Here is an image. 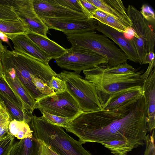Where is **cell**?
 I'll return each mask as SVG.
<instances>
[{
  "label": "cell",
  "mask_w": 155,
  "mask_h": 155,
  "mask_svg": "<svg viewBox=\"0 0 155 155\" xmlns=\"http://www.w3.org/2000/svg\"><path fill=\"white\" fill-rule=\"evenodd\" d=\"M148 123L143 95L116 109L83 112L64 128L82 145L99 143L114 155H126L145 144Z\"/></svg>",
  "instance_id": "cell-1"
},
{
  "label": "cell",
  "mask_w": 155,
  "mask_h": 155,
  "mask_svg": "<svg viewBox=\"0 0 155 155\" xmlns=\"http://www.w3.org/2000/svg\"><path fill=\"white\" fill-rule=\"evenodd\" d=\"M1 60L2 65L14 69L20 81L36 101L55 94L48 84L57 74L49 64L25 53L7 48Z\"/></svg>",
  "instance_id": "cell-2"
},
{
  "label": "cell",
  "mask_w": 155,
  "mask_h": 155,
  "mask_svg": "<svg viewBox=\"0 0 155 155\" xmlns=\"http://www.w3.org/2000/svg\"><path fill=\"white\" fill-rule=\"evenodd\" d=\"M85 79L95 88L102 108L120 93L128 89L142 87L143 70L122 74L105 71L103 65L83 71Z\"/></svg>",
  "instance_id": "cell-3"
},
{
  "label": "cell",
  "mask_w": 155,
  "mask_h": 155,
  "mask_svg": "<svg viewBox=\"0 0 155 155\" xmlns=\"http://www.w3.org/2000/svg\"><path fill=\"white\" fill-rule=\"evenodd\" d=\"M33 137L43 141L59 155H92L63 128L47 122L41 117H31L29 123Z\"/></svg>",
  "instance_id": "cell-4"
},
{
  "label": "cell",
  "mask_w": 155,
  "mask_h": 155,
  "mask_svg": "<svg viewBox=\"0 0 155 155\" xmlns=\"http://www.w3.org/2000/svg\"><path fill=\"white\" fill-rule=\"evenodd\" d=\"M71 47L82 48L95 52L106 58L105 66L112 67L126 63L128 58L120 49L107 37L95 31L65 34Z\"/></svg>",
  "instance_id": "cell-5"
},
{
  "label": "cell",
  "mask_w": 155,
  "mask_h": 155,
  "mask_svg": "<svg viewBox=\"0 0 155 155\" xmlns=\"http://www.w3.org/2000/svg\"><path fill=\"white\" fill-rule=\"evenodd\" d=\"M57 77L64 82L67 91L78 104L83 112L102 109L95 87L74 72L63 71Z\"/></svg>",
  "instance_id": "cell-6"
},
{
  "label": "cell",
  "mask_w": 155,
  "mask_h": 155,
  "mask_svg": "<svg viewBox=\"0 0 155 155\" xmlns=\"http://www.w3.org/2000/svg\"><path fill=\"white\" fill-rule=\"evenodd\" d=\"M127 14L132 24V28L138 37L131 39L135 46L139 62L142 64L146 55L154 52L155 33L150 22L142 16L140 11L132 5H129L126 8Z\"/></svg>",
  "instance_id": "cell-7"
},
{
  "label": "cell",
  "mask_w": 155,
  "mask_h": 155,
  "mask_svg": "<svg viewBox=\"0 0 155 155\" xmlns=\"http://www.w3.org/2000/svg\"><path fill=\"white\" fill-rule=\"evenodd\" d=\"M61 68L73 71L79 74L82 71L101 65L106 66L107 59L87 49L71 47L60 57L54 59Z\"/></svg>",
  "instance_id": "cell-8"
},
{
  "label": "cell",
  "mask_w": 155,
  "mask_h": 155,
  "mask_svg": "<svg viewBox=\"0 0 155 155\" xmlns=\"http://www.w3.org/2000/svg\"><path fill=\"white\" fill-rule=\"evenodd\" d=\"M35 109L41 112L70 118H75L83 112L78 104L66 90L47 96L36 101Z\"/></svg>",
  "instance_id": "cell-9"
},
{
  "label": "cell",
  "mask_w": 155,
  "mask_h": 155,
  "mask_svg": "<svg viewBox=\"0 0 155 155\" xmlns=\"http://www.w3.org/2000/svg\"><path fill=\"white\" fill-rule=\"evenodd\" d=\"M48 29L67 34L96 30L97 21L94 19L45 18L41 19Z\"/></svg>",
  "instance_id": "cell-10"
},
{
  "label": "cell",
  "mask_w": 155,
  "mask_h": 155,
  "mask_svg": "<svg viewBox=\"0 0 155 155\" xmlns=\"http://www.w3.org/2000/svg\"><path fill=\"white\" fill-rule=\"evenodd\" d=\"M33 0H12L13 8L30 31L47 37L48 28L34 9Z\"/></svg>",
  "instance_id": "cell-11"
},
{
  "label": "cell",
  "mask_w": 155,
  "mask_h": 155,
  "mask_svg": "<svg viewBox=\"0 0 155 155\" xmlns=\"http://www.w3.org/2000/svg\"><path fill=\"white\" fill-rule=\"evenodd\" d=\"M35 11L41 19L45 18H89L86 15L72 11L55 0H33Z\"/></svg>",
  "instance_id": "cell-12"
},
{
  "label": "cell",
  "mask_w": 155,
  "mask_h": 155,
  "mask_svg": "<svg viewBox=\"0 0 155 155\" xmlns=\"http://www.w3.org/2000/svg\"><path fill=\"white\" fill-rule=\"evenodd\" d=\"M96 30L116 43L127 57L128 60L135 63H138L137 51L131 38H127L125 36L124 33L120 32L98 21Z\"/></svg>",
  "instance_id": "cell-13"
},
{
  "label": "cell",
  "mask_w": 155,
  "mask_h": 155,
  "mask_svg": "<svg viewBox=\"0 0 155 155\" xmlns=\"http://www.w3.org/2000/svg\"><path fill=\"white\" fill-rule=\"evenodd\" d=\"M6 35L12 42L14 50L28 54L47 64H49L51 59L26 34Z\"/></svg>",
  "instance_id": "cell-14"
},
{
  "label": "cell",
  "mask_w": 155,
  "mask_h": 155,
  "mask_svg": "<svg viewBox=\"0 0 155 155\" xmlns=\"http://www.w3.org/2000/svg\"><path fill=\"white\" fill-rule=\"evenodd\" d=\"M99 9V10L121 21L130 28L132 24L129 18L125 8L120 0H88Z\"/></svg>",
  "instance_id": "cell-15"
},
{
  "label": "cell",
  "mask_w": 155,
  "mask_h": 155,
  "mask_svg": "<svg viewBox=\"0 0 155 155\" xmlns=\"http://www.w3.org/2000/svg\"><path fill=\"white\" fill-rule=\"evenodd\" d=\"M146 104L148 118V131H152L155 127V70L154 68L142 87Z\"/></svg>",
  "instance_id": "cell-16"
},
{
  "label": "cell",
  "mask_w": 155,
  "mask_h": 155,
  "mask_svg": "<svg viewBox=\"0 0 155 155\" xmlns=\"http://www.w3.org/2000/svg\"><path fill=\"white\" fill-rule=\"evenodd\" d=\"M26 35L51 60L60 57L67 51V49L64 48L48 37L31 31Z\"/></svg>",
  "instance_id": "cell-17"
},
{
  "label": "cell",
  "mask_w": 155,
  "mask_h": 155,
  "mask_svg": "<svg viewBox=\"0 0 155 155\" xmlns=\"http://www.w3.org/2000/svg\"><path fill=\"white\" fill-rule=\"evenodd\" d=\"M2 77L21 102L27 112L32 115V113L35 109L36 101L20 81L17 75L14 79L4 74Z\"/></svg>",
  "instance_id": "cell-18"
},
{
  "label": "cell",
  "mask_w": 155,
  "mask_h": 155,
  "mask_svg": "<svg viewBox=\"0 0 155 155\" xmlns=\"http://www.w3.org/2000/svg\"><path fill=\"white\" fill-rule=\"evenodd\" d=\"M143 95L142 87L132 88L120 93L102 109L112 110L117 109Z\"/></svg>",
  "instance_id": "cell-19"
},
{
  "label": "cell",
  "mask_w": 155,
  "mask_h": 155,
  "mask_svg": "<svg viewBox=\"0 0 155 155\" xmlns=\"http://www.w3.org/2000/svg\"><path fill=\"white\" fill-rule=\"evenodd\" d=\"M38 145L34 137L20 140L14 144L10 155H37Z\"/></svg>",
  "instance_id": "cell-20"
},
{
  "label": "cell",
  "mask_w": 155,
  "mask_h": 155,
  "mask_svg": "<svg viewBox=\"0 0 155 155\" xmlns=\"http://www.w3.org/2000/svg\"><path fill=\"white\" fill-rule=\"evenodd\" d=\"M9 132L19 140L32 138L33 131L29 124L24 121L11 120L8 126Z\"/></svg>",
  "instance_id": "cell-21"
},
{
  "label": "cell",
  "mask_w": 155,
  "mask_h": 155,
  "mask_svg": "<svg viewBox=\"0 0 155 155\" xmlns=\"http://www.w3.org/2000/svg\"><path fill=\"white\" fill-rule=\"evenodd\" d=\"M0 31L6 35L26 34L30 31L20 18L16 20H0Z\"/></svg>",
  "instance_id": "cell-22"
},
{
  "label": "cell",
  "mask_w": 155,
  "mask_h": 155,
  "mask_svg": "<svg viewBox=\"0 0 155 155\" xmlns=\"http://www.w3.org/2000/svg\"><path fill=\"white\" fill-rule=\"evenodd\" d=\"M0 101H3L11 116L12 120L24 121L29 124L32 115L24 112L8 97L0 91Z\"/></svg>",
  "instance_id": "cell-23"
},
{
  "label": "cell",
  "mask_w": 155,
  "mask_h": 155,
  "mask_svg": "<svg viewBox=\"0 0 155 155\" xmlns=\"http://www.w3.org/2000/svg\"><path fill=\"white\" fill-rule=\"evenodd\" d=\"M19 19L13 8L12 0H0V20H16Z\"/></svg>",
  "instance_id": "cell-24"
},
{
  "label": "cell",
  "mask_w": 155,
  "mask_h": 155,
  "mask_svg": "<svg viewBox=\"0 0 155 155\" xmlns=\"http://www.w3.org/2000/svg\"><path fill=\"white\" fill-rule=\"evenodd\" d=\"M0 91L8 97L23 112L28 114L25 110L21 102L2 77H0Z\"/></svg>",
  "instance_id": "cell-25"
},
{
  "label": "cell",
  "mask_w": 155,
  "mask_h": 155,
  "mask_svg": "<svg viewBox=\"0 0 155 155\" xmlns=\"http://www.w3.org/2000/svg\"><path fill=\"white\" fill-rule=\"evenodd\" d=\"M41 113L43 115L41 117L48 123L63 128L68 125L74 118L58 116L45 111H42Z\"/></svg>",
  "instance_id": "cell-26"
},
{
  "label": "cell",
  "mask_w": 155,
  "mask_h": 155,
  "mask_svg": "<svg viewBox=\"0 0 155 155\" xmlns=\"http://www.w3.org/2000/svg\"><path fill=\"white\" fill-rule=\"evenodd\" d=\"M100 22L123 33H127L131 29L120 21L109 15Z\"/></svg>",
  "instance_id": "cell-27"
},
{
  "label": "cell",
  "mask_w": 155,
  "mask_h": 155,
  "mask_svg": "<svg viewBox=\"0 0 155 155\" xmlns=\"http://www.w3.org/2000/svg\"><path fill=\"white\" fill-rule=\"evenodd\" d=\"M14 140V137L9 132L4 137L0 140V155H10Z\"/></svg>",
  "instance_id": "cell-28"
},
{
  "label": "cell",
  "mask_w": 155,
  "mask_h": 155,
  "mask_svg": "<svg viewBox=\"0 0 155 155\" xmlns=\"http://www.w3.org/2000/svg\"><path fill=\"white\" fill-rule=\"evenodd\" d=\"M104 70L108 73L115 74H122L134 71L135 69L127 63L119 64L112 67L103 65Z\"/></svg>",
  "instance_id": "cell-29"
},
{
  "label": "cell",
  "mask_w": 155,
  "mask_h": 155,
  "mask_svg": "<svg viewBox=\"0 0 155 155\" xmlns=\"http://www.w3.org/2000/svg\"><path fill=\"white\" fill-rule=\"evenodd\" d=\"M55 1L59 4L72 11L83 14L87 16L80 2V0H55Z\"/></svg>",
  "instance_id": "cell-30"
},
{
  "label": "cell",
  "mask_w": 155,
  "mask_h": 155,
  "mask_svg": "<svg viewBox=\"0 0 155 155\" xmlns=\"http://www.w3.org/2000/svg\"><path fill=\"white\" fill-rule=\"evenodd\" d=\"M48 85L54 91L55 93L62 92L66 90L64 82L56 76L52 78Z\"/></svg>",
  "instance_id": "cell-31"
},
{
  "label": "cell",
  "mask_w": 155,
  "mask_h": 155,
  "mask_svg": "<svg viewBox=\"0 0 155 155\" xmlns=\"http://www.w3.org/2000/svg\"><path fill=\"white\" fill-rule=\"evenodd\" d=\"M154 131L153 130L152 135L150 137L147 134L146 136L145 141L146 147L143 155H155Z\"/></svg>",
  "instance_id": "cell-32"
},
{
  "label": "cell",
  "mask_w": 155,
  "mask_h": 155,
  "mask_svg": "<svg viewBox=\"0 0 155 155\" xmlns=\"http://www.w3.org/2000/svg\"><path fill=\"white\" fill-rule=\"evenodd\" d=\"M36 140L38 145L37 155H59L43 141Z\"/></svg>",
  "instance_id": "cell-33"
},
{
  "label": "cell",
  "mask_w": 155,
  "mask_h": 155,
  "mask_svg": "<svg viewBox=\"0 0 155 155\" xmlns=\"http://www.w3.org/2000/svg\"><path fill=\"white\" fill-rule=\"evenodd\" d=\"M80 2L89 18H92L93 15L99 9L88 0H80Z\"/></svg>",
  "instance_id": "cell-34"
},
{
  "label": "cell",
  "mask_w": 155,
  "mask_h": 155,
  "mask_svg": "<svg viewBox=\"0 0 155 155\" xmlns=\"http://www.w3.org/2000/svg\"><path fill=\"white\" fill-rule=\"evenodd\" d=\"M140 12L143 17L148 21L154 22V12L151 8L147 5H143Z\"/></svg>",
  "instance_id": "cell-35"
},
{
  "label": "cell",
  "mask_w": 155,
  "mask_h": 155,
  "mask_svg": "<svg viewBox=\"0 0 155 155\" xmlns=\"http://www.w3.org/2000/svg\"><path fill=\"white\" fill-rule=\"evenodd\" d=\"M107 14L100 10L96 11L92 17V19H94L100 22L105 19L108 15Z\"/></svg>",
  "instance_id": "cell-36"
},
{
  "label": "cell",
  "mask_w": 155,
  "mask_h": 155,
  "mask_svg": "<svg viewBox=\"0 0 155 155\" xmlns=\"http://www.w3.org/2000/svg\"><path fill=\"white\" fill-rule=\"evenodd\" d=\"M149 65L147 69L144 73L142 75L141 78L145 81L148 78L150 74L155 68V60L154 59L149 64Z\"/></svg>",
  "instance_id": "cell-37"
},
{
  "label": "cell",
  "mask_w": 155,
  "mask_h": 155,
  "mask_svg": "<svg viewBox=\"0 0 155 155\" xmlns=\"http://www.w3.org/2000/svg\"><path fill=\"white\" fill-rule=\"evenodd\" d=\"M155 55L154 52H150L147 54L144 57L142 62V64H149L154 59Z\"/></svg>",
  "instance_id": "cell-38"
},
{
  "label": "cell",
  "mask_w": 155,
  "mask_h": 155,
  "mask_svg": "<svg viewBox=\"0 0 155 155\" xmlns=\"http://www.w3.org/2000/svg\"><path fill=\"white\" fill-rule=\"evenodd\" d=\"M6 49L7 48L2 44L1 40H0V59H1L2 55Z\"/></svg>",
  "instance_id": "cell-39"
},
{
  "label": "cell",
  "mask_w": 155,
  "mask_h": 155,
  "mask_svg": "<svg viewBox=\"0 0 155 155\" xmlns=\"http://www.w3.org/2000/svg\"><path fill=\"white\" fill-rule=\"evenodd\" d=\"M0 39L3 41L6 42H8V38L7 35L0 31Z\"/></svg>",
  "instance_id": "cell-40"
},
{
  "label": "cell",
  "mask_w": 155,
  "mask_h": 155,
  "mask_svg": "<svg viewBox=\"0 0 155 155\" xmlns=\"http://www.w3.org/2000/svg\"><path fill=\"white\" fill-rule=\"evenodd\" d=\"M3 75V72L1 60L0 59V77H2Z\"/></svg>",
  "instance_id": "cell-41"
}]
</instances>
